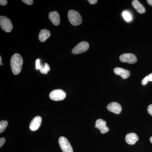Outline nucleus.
I'll use <instances>...</instances> for the list:
<instances>
[{
	"mask_svg": "<svg viewBox=\"0 0 152 152\" xmlns=\"http://www.w3.org/2000/svg\"><path fill=\"white\" fill-rule=\"evenodd\" d=\"M133 7L140 14H143L145 12V9L143 6L137 0H134L132 2Z\"/></svg>",
	"mask_w": 152,
	"mask_h": 152,
	"instance_id": "14",
	"label": "nucleus"
},
{
	"mask_svg": "<svg viewBox=\"0 0 152 152\" xmlns=\"http://www.w3.org/2000/svg\"><path fill=\"white\" fill-rule=\"evenodd\" d=\"M22 1L28 5H31L34 3V1L33 0H23Z\"/></svg>",
	"mask_w": 152,
	"mask_h": 152,
	"instance_id": "21",
	"label": "nucleus"
},
{
	"mask_svg": "<svg viewBox=\"0 0 152 152\" xmlns=\"http://www.w3.org/2000/svg\"><path fill=\"white\" fill-rule=\"evenodd\" d=\"M11 67L13 73L18 75L21 71L23 65V59L21 56L16 53L12 56L11 58Z\"/></svg>",
	"mask_w": 152,
	"mask_h": 152,
	"instance_id": "1",
	"label": "nucleus"
},
{
	"mask_svg": "<svg viewBox=\"0 0 152 152\" xmlns=\"http://www.w3.org/2000/svg\"><path fill=\"white\" fill-rule=\"evenodd\" d=\"M5 142L6 139H5L4 138L1 137V138H0V147H1H1L3 146V145L5 143Z\"/></svg>",
	"mask_w": 152,
	"mask_h": 152,
	"instance_id": "22",
	"label": "nucleus"
},
{
	"mask_svg": "<svg viewBox=\"0 0 152 152\" xmlns=\"http://www.w3.org/2000/svg\"><path fill=\"white\" fill-rule=\"evenodd\" d=\"M148 112L152 116V104L150 105L148 107Z\"/></svg>",
	"mask_w": 152,
	"mask_h": 152,
	"instance_id": "23",
	"label": "nucleus"
},
{
	"mask_svg": "<svg viewBox=\"0 0 152 152\" xmlns=\"http://www.w3.org/2000/svg\"><path fill=\"white\" fill-rule=\"evenodd\" d=\"M88 1L91 4H95L97 3V0H88Z\"/></svg>",
	"mask_w": 152,
	"mask_h": 152,
	"instance_id": "25",
	"label": "nucleus"
},
{
	"mask_svg": "<svg viewBox=\"0 0 152 152\" xmlns=\"http://www.w3.org/2000/svg\"><path fill=\"white\" fill-rule=\"evenodd\" d=\"M50 66L48 64L46 63L45 64V66H43L42 67L40 71L41 73L43 74H48V72L50 71Z\"/></svg>",
	"mask_w": 152,
	"mask_h": 152,
	"instance_id": "18",
	"label": "nucleus"
},
{
	"mask_svg": "<svg viewBox=\"0 0 152 152\" xmlns=\"http://www.w3.org/2000/svg\"><path fill=\"white\" fill-rule=\"evenodd\" d=\"M150 142H151V143H152V137H151L150 138Z\"/></svg>",
	"mask_w": 152,
	"mask_h": 152,
	"instance_id": "28",
	"label": "nucleus"
},
{
	"mask_svg": "<svg viewBox=\"0 0 152 152\" xmlns=\"http://www.w3.org/2000/svg\"><path fill=\"white\" fill-rule=\"evenodd\" d=\"M120 60L123 63H126L128 64H134L137 62V58L133 54L124 53L121 55L120 56Z\"/></svg>",
	"mask_w": 152,
	"mask_h": 152,
	"instance_id": "7",
	"label": "nucleus"
},
{
	"mask_svg": "<svg viewBox=\"0 0 152 152\" xmlns=\"http://www.w3.org/2000/svg\"><path fill=\"white\" fill-rule=\"evenodd\" d=\"M123 16L125 20L126 21L129 22L132 20V15L129 12H127V11H124V12H123Z\"/></svg>",
	"mask_w": 152,
	"mask_h": 152,
	"instance_id": "19",
	"label": "nucleus"
},
{
	"mask_svg": "<svg viewBox=\"0 0 152 152\" xmlns=\"http://www.w3.org/2000/svg\"><path fill=\"white\" fill-rule=\"evenodd\" d=\"M0 26L4 31L7 33L10 32L13 28L12 24L10 20L5 16L0 17Z\"/></svg>",
	"mask_w": 152,
	"mask_h": 152,
	"instance_id": "3",
	"label": "nucleus"
},
{
	"mask_svg": "<svg viewBox=\"0 0 152 152\" xmlns=\"http://www.w3.org/2000/svg\"><path fill=\"white\" fill-rule=\"evenodd\" d=\"M49 18L55 26H58L60 24V16L58 12L56 11L50 12L49 14Z\"/></svg>",
	"mask_w": 152,
	"mask_h": 152,
	"instance_id": "12",
	"label": "nucleus"
},
{
	"mask_svg": "<svg viewBox=\"0 0 152 152\" xmlns=\"http://www.w3.org/2000/svg\"><path fill=\"white\" fill-rule=\"evenodd\" d=\"M43 65L41 64V61L39 59H37L36 61V68L37 70H40L41 69Z\"/></svg>",
	"mask_w": 152,
	"mask_h": 152,
	"instance_id": "20",
	"label": "nucleus"
},
{
	"mask_svg": "<svg viewBox=\"0 0 152 152\" xmlns=\"http://www.w3.org/2000/svg\"><path fill=\"white\" fill-rule=\"evenodd\" d=\"M95 127L99 129L102 134H105L109 131L108 127L107 126V123L102 119H99L96 121Z\"/></svg>",
	"mask_w": 152,
	"mask_h": 152,
	"instance_id": "8",
	"label": "nucleus"
},
{
	"mask_svg": "<svg viewBox=\"0 0 152 152\" xmlns=\"http://www.w3.org/2000/svg\"><path fill=\"white\" fill-rule=\"evenodd\" d=\"M114 72L116 75L121 76L124 79H127L131 75L129 71L125 69L122 68H115L114 69Z\"/></svg>",
	"mask_w": 152,
	"mask_h": 152,
	"instance_id": "10",
	"label": "nucleus"
},
{
	"mask_svg": "<svg viewBox=\"0 0 152 152\" xmlns=\"http://www.w3.org/2000/svg\"><path fill=\"white\" fill-rule=\"evenodd\" d=\"M58 143L63 152H73L70 143L65 137H60L59 139Z\"/></svg>",
	"mask_w": 152,
	"mask_h": 152,
	"instance_id": "4",
	"label": "nucleus"
},
{
	"mask_svg": "<svg viewBox=\"0 0 152 152\" xmlns=\"http://www.w3.org/2000/svg\"><path fill=\"white\" fill-rule=\"evenodd\" d=\"M89 48V45L86 42H82L76 45L72 50L74 54H79L86 52Z\"/></svg>",
	"mask_w": 152,
	"mask_h": 152,
	"instance_id": "6",
	"label": "nucleus"
},
{
	"mask_svg": "<svg viewBox=\"0 0 152 152\" xmlns=\"http://www.w3.org/2000/svg\"><path fill=\"white\" fill-rule=\"evenodd\" d=\"M107 109L110 111L116 114H120L122 111V107L121 105L115 102L109 104L107 106Z\"/></svg>",
	"mask_w": 152,
	"mask_h": 152,
	"instance_id": "9",
	"label": "nucleus"
},
{
	"mask_svg": "<svg viewBox=\"0 0 152 152\" xmlns=\"http://www.w3.org/2000/svg\"><path fill=\"white\" fill-rule=\"evenodd\" d=\"M8 125V123L7 121H1L0 122V133H2L5 131Z\"/></svg>",
	"mask_w": 152,
	"mask_h": 152,
	"instance_id": "16",
	"label": "nucleus"
},
{
	"mask_svg": "<svg viewBox=\"0 0 152 152\" xmlns=\"http://www.w3.org/2000/svg\"><path fill=\"white\" fill-rule=\"evenodd\" d=\"M7 0H1L0 1V4L1 6H5L7 4Z\"/></svg>",
	"mask_w": 152,
	"mask_h": 152,
	"instance_id": "24",
	"label": "nucleus"
},
{
	"mask_svg": "<svg viewBox=\"0 0 152 152\" xmlns=\"http://www.w3.org/2000/svg\"><path fill=\"white\" fill-rule=\"evenodd\" d=\"M50 36V33L48 30L43 29L41 30L39 34V39L42 42L47 40L48 38Z\"/></svg>",
	"mask_w": 152,
	"mask_h": 152,
	"instance_id": "15",
	"label": "nucleus"
},
{
	"mask_svg": "<svg viewBox=\"0 0 152 152\" xmlns=\"http://www.w3.org/2000/svg\"><path fill=\"white\" fill-rule=\"evenodd\" d=\"M147 1L150 5L152 6V0H148Z\"/></svg>",
	"mask_w": 152,
	"mask_h": 152,
	"instance_id": "26",
	"label": "nucleus"
},
{
	"mask_svg": "<svg viewBox=\"0 0 152 152\" xmlns=\"http://www.w3.org/2000/svg\"><path fill=\"white\" fill-rule=\"evenodd\" d=\"M42 121V119L41 117L38 116L35 117L30 123L29 126L30 129L32 131H37L39 128Z\"/></svg>",
	"mask_w": 152,
	"mask_h": 152,
	"instance_id": "11",
	"label": "nucleus"
},
{
	"mask_svg": "<svg viewBox=\"0 0 152 152\" xmlns=\"http://www.w3.org/2000/svg\"><path fill=\"white\" fill-rule=\"evenodd\" d=\"M152 81V73L149 74L142 81V85L145 86L148 83V82Z\"/></svg>",
	"mask_w": 152,
	"mask_h": 152,
	"instance_id": "17",
	"label": "nucleus"
},
{
	"mask_svg": "<svg viewBox=\"0 0 152 152\" xmlns=\"http://www.w3.org/2000/svg\"><path fill=\"white\" fill-rule=\"evenodd\" d=\"M68 18L71 24L74 26H77L81 24L82 17L77 11L70 10L68 12Z\"/></svg>",
	"mask_w": 152,
	"mask_h": 152,
	"instance_id": "2",
	"label": "nucleus"
},
{
	"mask_svg": "<svg viewBox=\"0 0 152 152\" xmlns=\"http://www.w3.org/2000/svg\"><path fill=\"white\" fill-rule=\"evenodd\" d=\"M138 136L135 133H131L127 134L126 136L125 140L127 143L129 145H133L136 143L138 140Z\"/></svg>",
	"mask_w": 152,
	"mask_h": 152,
	"instance_id": "13",
	"label": "nucleus"
},
{
	"mask_svg": "<svg viewBox=\"0 0 152 152\" xmlns=\"http://www.w3.org/2000/svg\"><path fill=\"white\" fill-rule=\"evenodd\" d=\"M0 64H1V66L3 65V64H2V58L1 57H0Z\"/></svg>",
	"mask_w": 152,
	"mask_h": 152,
	"instance_id": "27",
	"label": "nucleus"
},
{
	"mask_svg": "<svg viewBox=\"0 0 152 152\" xmlns=\"http://www.w3.org/2000/svg\"><path fill=\"white\" fill-rule=\"evenodd\" d=\"M49 97L50 99L53 101H61L66 98V94L63 90H55L50 93Z\"/></svg>",
	"mask_w": 152,
	"mask_h": 152,
	"instance_id": "5",
	"label": "nucleus"
}]
</instances>
